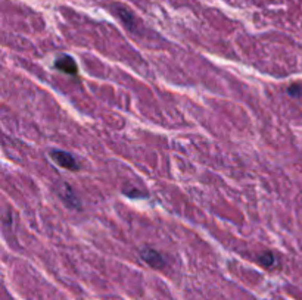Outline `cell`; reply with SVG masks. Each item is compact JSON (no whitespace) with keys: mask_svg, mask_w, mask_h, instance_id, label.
I'll list each match as a JSON object with an SVG mask.
<instances>
[{"mask_svg":"<svg viewBox=\"0 0 302 300\" xmlns=\"http://www.w3.org/2000/svg\"><path fill=\"white\" fill-rule=\"evenodd\" d=\"M49 155H50L52 161L56 165H59L61 168H65V169H70V171H77L78 169V164H77L76 158L71 153H67L64 150H52Z\"/></svg>","mask_w":302,"mask_h":300,"instance_id":"6da1fadb","label":"cell"},{"mask_svg":"<svg viewBox=\"0 0 302 300\" xmlns=\"http://www.w3.org/2000/svg\"><path fill=\"white\" fill-rule=\"evenodd\" d=\"M140 258L148 265H151L152 268H156V269H159V268H162L165 265V261L161 256V253H158L156 250H152V249H143L140 252Z\"/></svg>","mask_w":302,"mask_h":300,"instance_id":"7a4b0ae2","label":"cell"},{"mask_svg":"<svg viewBox=\"0 0 302 300\" xmlns=\"http://www.w3.org/2000/svg\"><path fill=\"white\" fill-rule=\"evenodd\" d=\"M55 68L56 69H59V71H62V72H65V74H77V64H76V61L71 58V56H68V55H62L61 58H58L56 59V62H55Z\"/></svg>","mask_w":302,"mask_h":300,"instance_id":"3957f363","label":"cell"},{"mask_svg":"<svg viewBox=\"0 0 302 300\" xmlns=\"http://www.w3.org/2000/svg\"><path fill=\"white\" fill-rule=\"evenodd\" d=\"M58 193H59L61 199L65 201L67 206H70V207H78V206H80V203H78V200L76 198L73 189H71L67 183H62V184L58 187Z\"/></svg>","mask_w":302,"mask_h":300,"instance_id":"277c9868","label":"cell"},{"mask_svg":"<svg viewBox=\"0 0 302 300\" xmlns=\"http://www.w3.org/2000/svg\"><path fill=\"white\" fill-rule=\"evenodd\" d=\"M116 13H118V16L125 22V25L128 27V28H133L134 27V19H133V15L128 12V10H125L124 7H118V10H116Z\"/></svg>","mask_w":302,"mask_h":300,"instance_id":"5b68a950","label":"cell"},{"mask_svg":"<svg viewBox=\"0 0 302 300\" xmlns=\"http://www.w3.org/2000/svg\"><path fill=\"white\" fill-rule=\"evenodd\" d=\"M260 262H261V265H264L265 268H270V267L274 264V256H273V253H271V252L263 253V255L260 256Z\"/></svg>","mask_w":302,"mask_h":300,"instance_id":"8992f818","label":"cell"},{"mask_svg":"<svg viewBox=\"0 0 302 300\" xmlns=\"http://www.w3.org/2000/svg\"><path fill=\"white\" fill-rule=\"evenodd\" d=\"M300 90H301L300 86H292V87H289V95H291V96H300V95H301Z\"/></svg>","mask_w":302,"mask_h":300,"instance_id":"52a82bcc","label":"cell"}]
</instances>
